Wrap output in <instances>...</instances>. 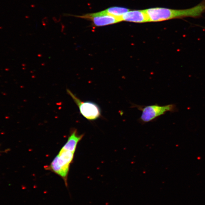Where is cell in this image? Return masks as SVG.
Instances as JSON below:
<instances>
[{"instance_id": "obj_1", "label": "cell", "mask_w": 205, "mask_h": 205, "mask_svg": "<svg viewBox=\"0 0 205 205\" xmlns=\"http://www.w3.org/2000/svg\"><path fill=\"white\" fill-rule=\"evenodd\" d=\"M84 135H79L77 130L74 129L69 136L66 143L49 165L45 167L47 170L51 171L60 176L64 181L68 188V179L70 165L73 161L77 144Z\"/></svg>"}, {"instance_id": "obj_2", "label": "cell", "mask_w": 205, "mask_h": 205, "mask_svg": "<svg viewBox=\"0 0 205 205\" xmlns=\"http://www.w3.org/2000/svg\"><path fill=\"white\" fill-rule=\"evenodd\" d=\"M149 22H159L183 17H198L205 12V1L192 8L185 10H174L154 8L145 10Z\"/></svg>"}, {"instance_id": "obj_3", "label": "cell", "mask_w": 205, "mask_h": 205, "mask_svg": "<svg viewBox=\"0 0 205 205\" xmlns=\"http://www.w3.org/2000/svg\"><path fill=\"white\" fill-rule=\"evenodd\" d=\"M134 105L132 107H137L139 110L142 111V115L138 121L142 124L152 122L167 112H175L177 110L176 106L174 104L162 106H159L157 104L147 106Z\"/></svg>"}, {"instance_id": "obj_4", "label": "cell", "mask_w": 205, "mask_h": 205, "mask_svg": "<svg viewBox=\"0 0 205 205\" xmlns=\"http://www.w3.org/2000/svg\"><path fill=\"white\" fill-rule=\"evenodd\" d=\"M67 91L78 107L81 114L85 118L89 121H93L102 117L100 108L97 104L92 102H82L69 89H67Z\"/></svg>"}, {"instance_id": "obj_5", "label": "cell", "mask_w": 205, "mask_h": 205, "mask_svg": "<svg viewBox=\"0 0 205 205\" xmlns=\"http://www.w3.org/2000/svg\"><path fill=\"white\" fill-rule=\"evenodd\" d=\"M70 15L91 21L93 26L96 27L109 25L122 22L121 17H116L107 14L103 11L96 13L86 14L82 15Z\"/></svg>"}, {"instance_id": "obj_6", "label": "cell", "mask_w": 205, "mask_h": 205, "mask_svg": "<svg viewBox=\"0 0 205 205\" xmlns=\"http://www.w3.org/2000/svg\"><path fill=\"white\" fill-rule=\"evenodd\" d=\"M121 20L122 21L136 23L149 22L145 10H130L121 17Z\"/></svg>"}, {"instance_id": "obj_7", "label": "cell", "mask_w": 205, "mask_h": 205, "mask_svg": "<svg viewBox=\"0 0 205 205\" xmlns=\"http://www.w3.org/2000/svg\"><path fill=\"white\" fill-rule=\"evenodd\" d=\"M129 9L120 7H112L107 9L103 12L114 17H121L125 13L130 11Z\"/></svg>"}]
</instances>
